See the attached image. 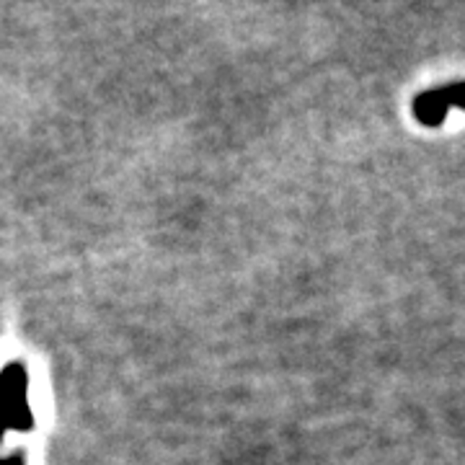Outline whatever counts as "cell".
Listing matches in <instances>:
<instances>
[{
	"label": "cell",
	"instance_id": "cell-1",
	"mask_svg": "<svg viewBox=\"0 0 465 465\" xmlns=\"http://www.w3.org/2000/svg\"><path fill=\"white\" fill-rule=\"evenodd\" d=\"M440 96H442L448 109H452V106L465 109V84H452L448 88H440Z\"/></svg>",
	"mask_w": 465,
	"mask_h": 465
}]
</instances>
